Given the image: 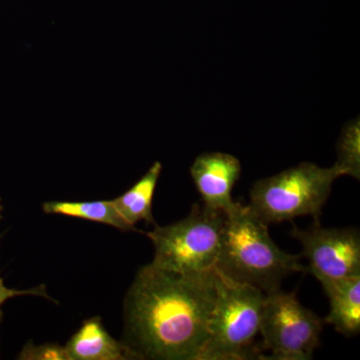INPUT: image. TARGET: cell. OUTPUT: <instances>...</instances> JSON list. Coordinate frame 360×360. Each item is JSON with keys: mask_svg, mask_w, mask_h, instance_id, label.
Here are the masks:
<instances>
[{"mask_svg": "<svg viewBox=\"0 0 360 360\" xmlns=\"http://www.w3.org/2000/svg\"><path fill=\"white\" fill-rule=\"evenodd\" d=\"M2 210H4V207H2L1 198H0V220H1V219H2V214H1Z\"/></svg>", "mask_w": 360, "mask_h": 360, "instance_id": "16", "label": "cell"}, {"mask_svg": "<svg viewBox=\"0 0 360 360\" xmlns=\"http://www.w3.org/2000/svg\"><path fill=\"white\" fill-rule=\"evenodd\" d=\"M18 359L22 360H70L65 347L56 343L34 345L28 343L21 350Z\"/></svg>", "mask_w": 360, "mask_h": 360, "instance_id": "14", "label": "cell"}, {"mask_svg": "<svg viewBox=\"0 0 360 360\" xmlns=\"http://www.w3.org/2000/svg\"><path fill=\"white\" fill-rule=\"evenodd\" d=\"M225 213L193 205L186 219L146 232L155 246L151 265L184 276L214 270L221 246Z\"/></svg>", "mask_w": 360, "mask_h": 360, "instance_id": "5", "label": "cell"}, {"mask_svg": "<svg viewBox=\"0 0 360 360\" xmlns=\"http://www.w3.org/2000/svg\"><path fill=\"white\" fill-rule=\"evenodd\" d=\"M347 170L335 163L323 168L302 162L267 179H259L250 191V208L265 224H279L311 215L319 220L338 177Z\"/></svg>", "mask_w": 360, "mask_h": 360, "instance_id": "4", "label": "cell"}, {"mask_svg": "<svg viewBox=\"0 0 360 360\" xmlns=\"http://www.w3.org/2000/svg\"><path fill=\"white\" fill-rule=\"evenodd\" d=\"M162 170L160 162L153 163L143 176L122 195L112 200L123 219L135 229L137 222L155 224L153 215V200Z\"/></svg>", "mask_w": 360, "mask_h": 360, "instance_id": "11", "label": "cell"}, {"mask_svg": "<svg viewBox=\"0 0 360 360\" xmlns=\"http://www.w3.org/2000/svg\"><path fill=\"white\" fill-rule=\"evenodd\" d=\"M217 296L215 269L184 276L141 267L125 300L129 347L142 359L200 360Z\"/></svg>", "mask_w": 360, "mask_h": 360, "instance_id": "1", "label": "cell"}, {"mask_svg": "<svg viewBox=\"0 0 360 360\" xmlns=\"http://www.w3.org/2000/svg\"><path fill=\"white\" fill-rule=\"evenodd\" d=\"M215 274L217 300L200 360L262 359V348L255 341L260 333L265 293L232 281L217 269Z\"/></svg>", "mask_w": 360, "mask_h": 360, "instance_id": "3", "label": "cell"}, {"mask_svg": "<svg viewBox=\"0 0 360 360\" xmlns=\"http://www.w3.org/2000/svg\"><path fill=\"white\" fill-rule=\"evenodd\" d=\"M338 165L347 170V175H352L359 179V124L352 123L348 125L341 135L338 146Z\"/></svg>", "mask_w": 360, "mask_h": 360, "instance_id": "13", "label": "cell"}, {"mask_svg": "<svg viewBox=\"0 0 360 360\" xmlns=\"http://www.w3.org/2000/svg\"><path fill=\"white\" fill-rule=\"evenodd\" d=\"M20 295H39L44 296L47 300H51V296L47 295L46 290H45L44 285L37 286V288H32L30 290H11V288H7L4 285V279L0 276V322L4 319V312H2V305L4 303L8 300L9 298L14 297V296Z\"/></svg>", "mask_w": 360, "mask_h": 360, "instance_id": "15", "label": "cell"}, {"mask_svg": "<svg viewBox=\"0 0 360 360\" xmlns=\"http://www.w3.org/2000/svg\"><path fill=\"white\" fill-rule=\"evenodd\" d=\"M264 221L250 205L234 203L225 213L221 246L215 269L236 283L248 284L265 295L281 290L285 277L305 272L302 255L281 250Z\"/></svg>", "mask_w": 360, "mask_h": 360, "instance_id": "2", "label": "cell"}, {"mask_svg": "<svg viewBox=\"0 0 360 360\" xmlns=\"http://www.w3.org/2000/svg\"><path fill=\"white\" fill-rule=\"evenodd\" d=\"M65 349L70 360L142 359L129 345L115 340L97 316L84 321Z\"/></svg>", "mask_w": 360, "mask_h": 360, "instance_id": "9", "label": "cell"}, {"mask_svg": "<svg viewBox=\"0 0 360 360\" xmlns=\"http://www.w3.org/2000/svg\"><path fill=\"white\" fill-rule=\"evenodd\" d=\"M291 236L302 243L305 272L319 281L360 276V236L356 229H323L319 220L309 229L293 227Z\"/></svg>", "mask_w": 360, "mask_h": 360, "instance_id": "7", "label": "cell"}, {"mask_svg": "<svg viewBox=\"0 0 360 360\" xmlns=\"http://www.w3.org/2000/svg\"><path fill=\"white\" fill-rule=\"evenodd\" d=\"M49 214H60L110 225L123 231H135L116 210L112 200L51 201L42 205Z\"/></svg>", "mask_w": 360, "mask_h": 360, "instance_id": "12", "label": "cell"}, {"mask_svg": "<svg viewBox=\"0 0 360 360\" xmlns=\"http://www.w3.org/2000/svg\"><path fill=\"white\" fill-rule=\"evenodd\" d=\"M328 296L330 312L324 323L335 326L347 338L360 331V276L321 281Z\"/></svg>", "mask_w": 360, "mask_h": 360, "instance_id": "10", "label": "cell"}, {"mask_svg": "<svg viewBox=\"0 0 360 360\" xmlns=\"http://www.w3.org/2000/svg\"><path fill=\"white\" fill-rule=\"evenodd\" d=\"M191 174L205 207L224 213L233 207L231 191L241 174L238 158L229 153H202L193 161Z\"/></svg>", "mask_w": 360, "mask_h": 360, "instance_id": "8", "label": "cell"}, {"mask_svg": "<svg viewBox=\"0 0 360 360\" xmlns=\"http://www.w3.org/2000/svg\"><path fill=\"white\" fill-rule=\"evenodd\" d=\"M323 324V319L303 307L295 291L265 295L259 333L262 348L271 352L266 359H311Z\"/></svg>", "mask_w": 360, "mask_h": 360, "instance_id": "6", "label": "cell"}]
</instances>
